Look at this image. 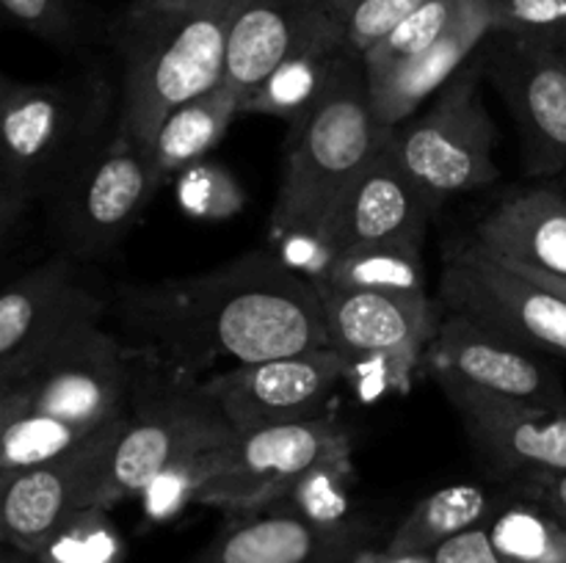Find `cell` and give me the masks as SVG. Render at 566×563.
Masks as SVG:
<instances>
[{"label": "cell", "mask_w": 566, "mask_h": 563, "mask_svg": "<svg viewBox=\"0 0 566 563\" xmlns=\"http://www.w3.org/2000/svg\"><path fill=\"white\" fill-rule=\"evenodd\" d=\"M111 312L133 353L191 381L221 359L252 364L332 346L313 276L269 252L180 279L127 282L111 293Z\"/></svg>", "instance_id": "6da1fadb"}, {"label": "cell", "mask_w": 566, "mask_h": 563, "mask_svg": "<svg viewBox=\"0 0 566 563\" xmlns=\"http://www.w3.org/2000/svg\"><path fill=\"white\" fill-rule=\"evenodd\" d=\"M119 132V83L103 70L0 83V237L103 152Z\"/></svg>", "instance_id": "7a4b0ae2"}, {"label": "cell", "mask_w": 566, "mask_h": 563, "mask_svg": "<svg viewBox=\"0 0 566 563\" xmlns=\"http://www.w3.org/2000/svg\"><path fill=\"white\" fill-rule=\"evenodd\" d=\"M238 6L241 0H133L111 31L122 61V141L153 152L166 116L224 81Z\"/></svg>", "instance_id": "3957f363"}, {"label": "cell", "mask_w": 566, "mask_h": 563, "mask_svg": "<svg viewBox=\"0 0 566 563\" xmlns=\"http://www.w3.org/2000/svg\"><path fill=\"white\" fill-rule=\"evenodd\" d=\"M390 136L392 130L376 121L363 53L354 50L329 92L291 125L271 232L315 241L343 191L363 174Z\"/></svg>", "instance_id": "277c9868"}, {"label": "cell", "mask_w": 566, "mask_h": 563, "mask_svg": "<svg viewBox=\"0 0 566 563\" xmlns=\"http://www.w3.org/2000/svg\"><path fill=\"white\" fill-rule=\"evenodd\" d=\"M235 436L238 431L210 401L202 381L177 379L147 362V375L111 456L105 506L142 495L169 469L224 447Z\"/></svg>", "instance_id": "5b68a950"}, {"label": "cell", "mask_w": 566, "mask_h": 563, "mask_svg": "<svg viewBox=\"0 0 566 563\" xmlns=\"http://www.w3.org/2000/svg\"><path fill=\"white\" fill-rule=\"evenodd\" d=\"M481 75L484 59L473 55L423 114L407 119L390 136L398 163L434 208L497 180L495 125L481 97Z\"/></svg>", "instance_id": "8992f818"}, {"label": "cell", "mask_w": 566, "mask_h": 563, "mask_svg": "<svg viewBox=\"0 0 566 563\" xmlns=\"http://www.w3.org/2000/svg\"><path fill=\"white\" fill-rule=\"evenodd\" d=\"M352 434L332 414L304 423L238 434L224 447L219 472L210 475L193 502L254 513L296 495L302 486L332 469H348Z\"/></svg>", "instance_id": "52a82bcc"}, {"label": "cell", "mask_w": 566, "mask_h": 563, "mask_svg": "<svg viewBox=\"0 0 566 563\" xmlns=\"http://www.w3.org/2000/svg\"><path fill=\"white\" fill-rule=\"evenodd\" d=\"M144 375L147 362L119 334L97 326L22 379L0 384V412H39L99 428L130 412Z\"/></svg>", "instance_id": "ba28073f"}, {"label": "cell", "mask_w": 566, "mask_h": 563, "mask_svg": "<svg viewBox=\"0 0 566 563\" xmlns=\"http://www.w3.org/2000/svg\"><path fill=\"white\" fill-rule=\"evenodd\" d=\"M160 182L155 155L116 136L44 204L55 254L75 263L108 257L142 219Z\"/></svg>", "instance_id": "9c48e42d"}, {"label": "cell", "mask_w": 566, "mask_h": 563, "mask_svg": "<svg viewBox=\"0 0 566 563\" xmlns=\"http://www.w3.org/2000/svg\"><path fill=\"white\" fill-rule=\"evenodd\" d=\"M111 296H103L75 268V259L55 254L0 296V384L22 379L42 359L75 337L103 326Z\"/></svg>", "instance_id": "30bf717a"}, {"label": "cell", "mask_w": 566, "mask_h": 563, "mask_svg": "<svg viewBox=\"0 0 566 563\" xmlns=\"http://www.w3.org/2000/svg\"><path fill=\"white\" fill-rule=\"evenodd\" d=\"M440 301L517 346L566 359V298L517 274L479 243H462L446 259Z\"/></svg>", "instance_id": "8fae6325"}, {"label": "cell", "mask_w": 566, "mask_h": 563, "mask_svg": "<svg viewBox=\"0 0 566 563\" xmlns=\"http://www.w3.org/2000/svg\"><path fill=\"white\" fill-rule=\"evenodd\" d=\"M127 417V414H125ZM125 417L94 431L81 447L55 461L0 475V535L3 544L42 555L44 546L81 511L105 506L111 456Z\"/></svg>", "instance_id": "7c38bea8"}, {"label": "cell", "mask_w": 566, "mask_h": 563, "mask_svg": "<svg viewBox=\"0 0 566 563\" xmlns=\"http://www.w3.org/2000/svg\"><path fill=\"white\" fill-rule=\"evenodd\" d=\"M348 370L335 348L235 364L202 379V390L221 408L238 434L271 428V425L304 423L326 417Z\"/></svg>", "instance_id": "4fadbf2b"}, {"label": "cell", "mask_w": 566, "mask_h": 563, "mask_svg": "<svg viewBox=\"0 0 566 563\" xmlns=\"http://www.w3.org/2000/svg\"><path fill=\"white\" fill-rule=\"evenodd\" d=\"M484 72L517 121L531 174L566 171V50L492 31Z\"/></svg>", "instance_id": "5bb4252c"}, {"label": "cell", "mask_w": 566, "mask_h": 563, "mask_svg": "<svg viewBox=\"0 0 566 563\" xmlns=\"http://www.w3.org/2000/svg\"><path fill=\"white\" fill-rule=\"evenodd\" d=\"M313 282L324 304L332 348L346 359L348 370L379 364L392 384L407 386L440 326L429 296L346 290L315 274Z\"/></svg>", "instance_id": "9a60e30c"}, {"label": "cell", "mask_w": 566, "mask_h": 563, "mask_svg": "<svg viewBox=\"0 0 566 563\" xmlns=\"http://www.w3.org/2000/svg\"><path fill=\"white\" fill-rule=\"evenodd\" d=\"M457 412L470 447L497 480L566 469V408L490 395L437 379Z\"/></svg>", "instance_id": "2e32d148"}, {"label": "cell", "mask_w": 566, "mask_h": 563, "mask_svg": "<svg viewBox=\"0 0 566 563\" xmlns=\"http://www.w3.org/2000/svg\"><path fill=\"white\" fill-rule=\"evenodd\" d=\"M434 379L459 381L490 395L566 408V386L545 353L517 346L497 331L448 312L426 351Z\"/></svg>", "instance_id": "e0dca14e"}, {"label": "cell", "mask_w": 566, "mask_h": 563, "mask_svg": "<svg viewBox=\"0 0 566 563\" xmlns=\"http://www.w3.org/2000/svg\"><path fill=\"white\" fill-rule=\"evenodd\" d=\"M434 210L387 141L363 174L343 191L313 243L324 259L379 243L423 246L426 226Z\"/></svg>", "instance_id": "ac0fdd59"}, {"label": "cell", "mask_w": 566, "mask_h": 563, "mask_svg": "<svg viewBox=\"0 0 566 563\" xmlns=\"http://www.w3.org/2000/svg\"><path fill=\"white\" fill-rule=\"evenodd\" d=\"M197 563H365L370 530L302 508L235 513Z\"/></svg>", "instance_id": "d6986e66"}, {"label": "cell", "mask_w": 566, "mask_h": 563, "mask_svg": "<svg viewBox=\"0 0 566 563\" xmlns=\"http://www.w3.org/2000/svg\"><path fill=\"white\" fill-rule=\"evenodd\" d=\"M335 17V0H241L227 42L224 83L247 99Z\"/></svg>", "instance_id": "ffe728a7"}, {"label": "cell", "mask_w": 566, "mask_h": 563, "mask_svg": "<svg viewBox=\"0 0 566 563\" xmlns=\"http://www.w3.org/2000/svg\"><path fill=\"white\" fill-rule=\"evenodd\" d=\"M495 31L490 0H464L457 22L429 50L392 66L387 75L368 81L370 105L376 121L385 130H396L418 114L426 99L434 97L462 66L470 64L475 50Z\"/></svg>", "instance_id": "44dd1931"}, {"label": "cell", "mask_w": 566, "mask_h": 563, "mask_svg": "<svg viewBox=\"0 0 566 563\" xmlns=\"http://www.w3.org/2000/svg\"><path fill=\"white\" fill-rule=\"evenodd\" d=\"M475 243L509 263L566 276V193L520 188L475 226Z\"/></svg>", "instance_id": "7402d4cb"}, {"label": "cell", "mask_w": 566, "mask_h": 563, "mask_svg": "<svg viewBox=\"0 0 566 563\" xmlns=\"http://www.w3.org/2000/svg\"><path fill=\"white\" fill-rule=\"evenodd\" d=\"M354 53L348 42L346 17H335L307 47L276 66L263 86L254 88L241 103V114H265L285 121H298L335 83L348 55Z\"/></svg>", "instance_id": "603a6c76"}, {"label": "cell", "mask_w": 566, "mask_h": 563, "mask_svg": "<svg viewBox=\"0 0 566 563\" xmlns=\"http://www.w3.org/2000/svg\"><path fill=\"white\" fill-rule=\"evenodd\" d=\"M506 500L475 484H453L431 491L403 517L385 544L387 557H426L453 535L490 524Z\"/></svg>", "instance_id": "cb8c5ba5"}, {"label": "cell", "mask_w": 566, "mask_h": 563, "mask_svg": "<svg viewBox=\"0 0 566 563\" xmlns=\"http://www.w3.org/2000/svg\"><path fill=\"white\" fill-rule=\"evenodd\" d=\"M238 114H241V99L224 81L171 110L153 144L160 177L166 180L205 158L224 138L227 127Z\"/></svg>", "instance_id": "d4e9b609"}, {"label": "cell", "mask_w": 566, "mask_h": 563, "mask_svg": "<svg viewBox=\"0 0 566 563\" xmlns=\"http://www.w3.org/2000/svg\"><path fill=\"white\" fill-rule=\"evenodd\" d=\"M315 276L335 287H346V290L426 296L423 246H409V243L359 246L326 257Z\"/></svg>", "instance_id": "484cf974"}, {"label": "cell", "mask_w": 566, "mask_h": 563, "mask_svg": "<svg viewBox=\"0 0 566 563\" xmlns=\"http://www.w3.org/2000/svg\"><path fill=\"white\" fill-rule=\"evenodd\" d=\"M99 428L39 412H0V475L55 461Z\"/></svg>", "instance_id": "4316f807"}, {"label": "cell", "mask_w": 566, "mask_h": 563, "mask_svg": "<svg viewBox=\"0 0 566 563\" xmlns=\"http://www.w3.org/2000/svg\"><path fill=\"white\" fill-rule=\"evenodd\" d=\"M490 533L509 563H566L564 524L517 491L497 508Z\"/></svg>", "instance_id": "83f0119b"}, {"label": "cell", "mask_w": 566, "mask_h": 563, "mask_svg": "<svg viewBox=\"0 0 566 563\" xmlns=\"http://www.w3.org/2000/svg\"><path fill=\"white\" fill-rule=\"evenodd\" d=\"M464 0H429L420 11L401 22L392 33H387L379 44L363 55L365 72L368 81L387 75L392 66L403 64V61L415 59L423 50H429L437 39L448 33V28L457 22L459 11H462Z\"/></svg>", "instance_id": "f1b7e54d"}, {"label": "cell", "mask_w": 566, "mask_h": 563, "mask_svg": "<svg viewBox=\"0 0 566 563\" xmlns=\"http://www.w3.org/2000/svg\"><path fill=\"white\" fill-rule=\"evenodd\" d=\"M122 544L108 508H88L81 511L39 557L44 563H119Z\"/></svg>", "instance_id": "f546056e"}, {"label": "cell", "mask_w": 566, "mask_h": 563, "mask_svg": "<svg viewBox=\"0 0 566 563\" xmlns=\"http://www.w3.org/2000/svg\"><path fill=\"white\" fill-rule=\"evenodd\" d=\"M495 31L566 50V0H490Z\"/></svg>", "instance_id": "4dcf8cb0"}, {"label": "cell", "mask_w": 566, "mask_h": 563, "mask_svg": "<svg viewBox=\"0 0 566 563\" xmlns=\"http://www.w3.org/2000/svg\"><path fill=\"white\" fill-rule=\"evenodd\" d=\"M0 3L22 28L36 33L44 42H53L64 50H75L77 42H83L81 22L64 0H0Z\"/></svg>", "instance_id": "1f68e13d"}, {"label": "cell", "mask_w": 566, "mask_h": 563, "mask_svg": "<svg viewBox=\"0 0 566 563\" xmlns=\"http://www.w3.org/2000/svg\"><path fill=\"white\" fill-rule=\"evenodd\" d=\"M426 3L429 0H359L352 14L346 17L348 42L357 53L365 55Z\"/></svg>", "instance_id": "d6a6232c"}, {"label": "cell", "mask_w": 566, "mask_h": 563, "mask_svg": "<svg viewBox=\"0 0 566 563\" xmlns=\"http://www.w3.org/2000/svg\"><path fill=\"white\" fill-rule=\"evenodd\" d=\"M429 563H509L501 555L490 533V524H479L473 530L453 535L446 544L437 546L429 555Z\"/></svg>", "instance_id": "836d02e7"}, {"label": "cell", "mask_w": 566, "mask_h": 563, "mask_svg": "<svg viewBox=\"0 0 566 563\" xmlns=\"http://www.w3.org/2000/svg\"><path fill=\"white\" fill-rule=\"evenodd\" d=\"M512 491L539 502L545 511H551L566 528V469L564 472L525 475V478L512 480Z\"/></svg>", "instance_id": "e575fe53"}, {"label": "cell", "mask_w": 566, "mask_h": 563, "mask_svg": "<svg viewBox=\"0 0 566 563\" xmlns=\"http://www.w3.org/2000/svg\"><path fill=\"white\" fill-rule=\"evenodd\" d=\"M495 257V254H492ZM501 259V257H497ZM501 263H506L509 268H514L517 274L528 276V279L539 282V285L551 287L553 293H558V296L566 298V276H556V274H547V270H539V268H531V265H520V263H509V259H501Z\"/></svg>", "instance_id": "d590c367"}, {"label": "cell", "mask_w": 566, "mask_h": 563, "mask_svg": "<svg viewBox=\"0 0 566 563\" xmlns=\"http://www.w3.org/2000/svg\"><path fill=\"white\" fill-rule=\"evenodd\" d=\"M0 563H44V561L39 555H33V552L17 550V546L3 544V552H0Z\"/></svg>", "instance_id": "8d00e7d4"}, {"label": "cell", "mask_w": 566, "mask_h": 563, "mask_svg": "<svg viewBox=\"0 0 566 563\" xmlns=\"http://www.w3.org/2000/svg\"><path fill=\"white\" fill-rule=\"evenodd\" d=\"M357 3H359V0H335V9L340 11L343 17H348V14H352L354 6H357Z\"/></svg>", "instance_id": "74e56055"}, {"label": "cell", "mask_w": 566, "mask_h": 563, "mask_svg": "<svg viewBox=\"0 0 566 563\" xmlns=\"http://www.w3.org/2000/svg\"><path fill=\"white\" fill-rule=\"evenodd\" d=\"M171 3H186V0H171Z\"/></svg>", "instance_id": "f35d334b"}]
</instances>
